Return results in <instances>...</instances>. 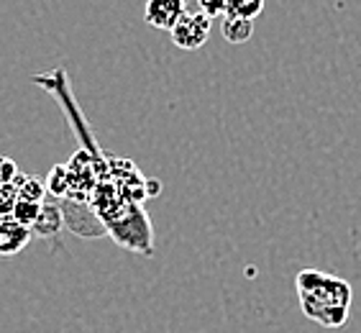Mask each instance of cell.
Here are the masks:
<instances>
[{
	"mask_svg": "<svg viewBox=\"0 0 361 333\" xmlns=\"http://www.w3.org/2000/svg\"><path fill=\"white\" fill-rule=\"evenodd\" d=\"M47 190L54 195H67V190H70V169L67 166H54L51 174H49Z\"/></svg>",
	"mask_w": 361,
	"mask_h": 333,
	"instance_id": "9",
	"label": "cell"
},
{
	"mask_svg": "<svg viewBox=\"0 0 361 333\" xmlns=\"http://www.w3.org/2000/svg\"><path fill=\"white\" fill-rule=\"evenodd\" d=\"M264 11V0H228L226 3V16H236V18H249L254 21L257 16Z\"/></svg>",
	"mask_w": 361,
	"mask_h": 333,
	"instance_id": "7",
	"label": "cell"
},
{
	"mask_svg": "<svg viewBox=\"0 0 361 333\" xmlns=\"http://www.w3.org/2000/svg\"><path fill=\"white\" fill-rule=\"evenodd\" d=\"M16 200H18V188L3 185V188H0V218H6V215L13 213Z\"/></svg>",
	"mask_w": 361,
	"mask_h": 333,
	"instance_id": "11",
	"label": "cell"
},
{
	"mask_svg": "<svg viewBox=\"0 0 361 333\" xmlns=\"http://www.w3.org/2000/svg\"><path fill=\"white\" fill-rule=\"evenodd\" d=\"M185 13H188L185 0H146L144 6V21L159 31H172L174 23Z\"/></svg>",
	"mask_w": 361,
	"mask_h": 333,
	"instance_id": "3",
	"label": "cell"
},
{
	"mask_svg": "<svg viewBox=\"0 0 361 333\" xmlns=\"http://www.w3.org/2000/svg\"><path fill=\"white\" fill-rule=\"evenodd\" d=\"M31 236L34 234H31L28 226L13 221V218H0V254L3 257H13L21 249H26Z\"/></svg>",
	"mask_w": 361,
	"mask_h": 333,
	"instance_id": "4",
	"label": "cell"
},
{
	"mask_svg": "<svg viewBox=\"0 0 361 333\" xmlns=\"http://www.w3.org/2000/svg\"><path fill=\"white\" fill-rule=\"evenodd\" d=\"M59 226H62V210L42 205V213H39V218L31 226V234L34 236H51V234L59 231Z\"/></svg>",
	"mask_w": 361,
	"mask_h": 333,
	"instance_id": "6",
	"label": "cell"
},
{
	"mask_svg": "<svg viewBox=\"0 0 361 333\" xmlns=\"http://www.w3.org/2000/svg\"><path fill=\"white\" fill-rule=\"evenodd\" d=\"M210 28H213V18H208V16L200 13V11H195V13L188 11L180 21L174 23V28L169 34H172V42L180 49L195 52V49H200L202 44L208 42Z\"/></svg>",
	"mask_w": 361,
	"mask_h": 333,
	"instance_id": "2",
	"label": "cell"
},
{
	"mask_svg": "<svg viewBox=\"0 0 361 333\" xmlns=\"http://www.w3.org/2000/svg\"><path fill=\"white\" fill-rule=\"evenodd\" d=\"M226 3L228 0H197V11L208 18H223L226 16Z\"/></svg>",
	"mask_w": 361,
	"mask_h": 333,
	"instance_id": "12",
	"label": "cell"
},
{
	"mask_svg": "<svg viewBox=\"0 0 361 333\" xmlns=\"http://www.w3.org/2000/svg\"><path fill=\"white\" fill-rule=\"evenodd\" d=\"M221 34L231 44H246L254 36V21L249 18H236V16H223L221 18Z\"/></svg>",
	"mask_w": 361,
	"mask_h": 333,
	"instance_id": "5",
	"label": "cell"
},
{
	"mask_svg": "<svg viewBox=\"0 0 361 333\" xmlns=\"http://www.w3.org/2000/svg\"><path fill=\"white\" fill-rule=\"evenodd\" d=\"M18 198H23V200H34V202H42L44 195H47V188H44L39 180H21L18 177Z\"/></svg>",
	"mask_w": 361,
	"mask_h": 333,
	"instance_id": "10",
	"label": "cell"
},
{
	"mask_svg": "<svg viewBox=\"0 0 361 333\" xmlns=\"http://www.w3.org/2000/svg\"><path fill=\"white\" fill-rule=\"evenodd\" d=\"M16 177H18V166H16V162L0 154V188H3V185H13Z\"/></svg>",
	"mask_w": 361,
	"mask_h": 333,
	"instance_id": "13",
	"label": "cell"
},
{
	"mask_svg": "<svg viewBox=\"0 0 361 333\" xmlns=\"http://www.w3.org/2000/svg\"><path fill=\"white\" fill-rule=\"evenodd\" d=\"M39 213H42V202L23 200V198H18V200H16V205H13V213H11V218L31 229V226H34V221L39 218Z\"/></svg>",
	"mask_w": 361,
	"mask_h": 333,
	"instance_id": "8",
	"label": "cell"
},
{
	"mask_svg": "<svg viewBox=\"0 0 361 333\" xmlns=\"http://www.w3.org/2000/svg\"><path fill=\"white\" fill-rule=\"evenodd\" d=\"M300 308L307 318L326 328H341L348 320L351 285L346 279L318 270H302L295 279Z\"/></svg>",
	"mask_w": 361,
	"mask_h": 333,
	"instance_id": "1",
	"label": "cell"
}]
</instances>
